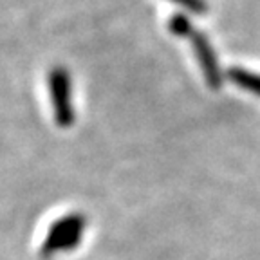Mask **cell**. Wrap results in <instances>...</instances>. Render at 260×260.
<instances>
[{
	"label": "cell",
	"mask_w": 260,
	"mask_h": 260,
	"mask_svg": "<svg viewBox=\"0 0 260 260\" xmlns=\"http://www.w3.org/2000/svg\"><path fill=\"white\" fill-rule=\"evenodd\" d=\"M49 90L53 103L54 121L61 128H69L74 123V107L71 102V78L67 69L54 67L49 73Z\"/></svg>",
	"instance_id": "1"
},
{
	"label": "cell",
	"mask_w": 260,
	"mask_h": 260,
	"mask_svg": "<svg viewBox=\"0 0 260 260\" xmlns=\"http://www.w3.org/2000/svg\"><path fill=\"white\" fill-rule=\"evenodd\" d=\"M190 38H191V44H193L197 61H199L201 69H203L204 80H206V83L211 89H219L220 83H222V74H220L219 61H217L215 53L211 49V44L208 42V38L204 37L203 32H197V31L191 32Z\"/></svg>",
	"instance_id": "2"
},
{
	"label": "cell",
	"mask_w": 260,
	"mask_h": 260,
	"mask_svg": "<svg viewBox=\"0 0 260 260\" xmlns=\"http://www.w3.org/2000/svg\"><path fill=\"white\" fill-rule=\"evenodd\" d=\"M74 217H76V213H73V215H65L63 219L56 220V222L51 226L44 244H42V249H40L42 255L49 256V255H53L54 251H60L63 237H65V233H67V230L71 228V224L74 222Z\"/></svg>",
	"instance_id": "3"
},
{
	"label": "cell",
	"mask_w": 260,
	"mask_h": 260,
	"mask_svg": "<svg viewBox=\"0 0 260 260\" xmlns=\"http://www.w3.org/2000/svg\"><path fill=\"white\" fill-rule=\"evenodd\" d=\"M228 78L240 89L260 96V74H253L246 69H240V67H233L228 71Z\"/></svg>",
	"instance_id": "4"
},
{
	"label": "cell",
	"mask_w": 260,
	"mask_h": 260,
	"mask_svg": "<svg viewBox=\"0 0 260 260\" xmlns=\"http://www.w3.org/2000/svg\"><path fill=\"white\" fill-rule=\"evenodd\" d=\"M168 29L175 37H191L193 32V24L188 16L184 15H174L168 22Z\"/></svg>",
	"instance_id": "5"
},
{
	"label": "cell",
	"mask_w": 260,
	"mask_h": 260,
	"mask_svg": "<svg viewBox=\"0 0 260 260\" xmlns=\"http://www.w3.org/2000/svg\"><path fill=\"white\" fill-rule=\"evenodd\" d=\"M174 4H179L181 8L188 9L190 13H195V15H203V13L208 11V4L206 0H170Z\"/></svg>",
	"instance_id": "6"
}]
</instances>
